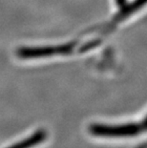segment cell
<instances>
[{"instance_id":"6da1fadb","label":"cell","mask_w":147,"mask_h":148,"mask_svg":"<svg viewBox=\"0 0 147 148\" xmlns=\"http://www.w3.org/2000/svg\"><path fill=\"white\" fill-rule=\"evenodd\" d=\"M144 130L142 123L130 122L123 124H103L92 123L88 131L95 137L99 138H128L135 137Z\"/></svg>"},{"instance_id":"7a4b0ae2","label":"cell","mask_w":147,"mask_h":148,"mask_svg":"<svg viewBox=\"0 0 147 148\" xmlns=\"http://www.w3.org/2000/svg\"><path fill=\"white\" fill-rule=\"evenodd\" d=\"M74 44L45 47H23L17 50L16 55L21 58H39L55 55H66L73 50Z\"/></svg>"},{"instance_id":"3957f363","label":"cell","mask_w":147,"mask_h":148,"mask_svg":"<svg viewBox=\"0 0 147 148\" xmlns=\"http://www.w3.org/2000/svg\"><path fill=\"white\" fill-rule=\"evenodd\" d=\"M46 138V132L43 130L36 132L31 138H26L25 140L21 141L20 143H17L15 145H12L10 148H30L36 144L40 143Z\"/></svg>"},{"instance_id":"277c9868","label":"cell","mask_w":147,"mask_h":148,"mask_svg":"<svg viewBox=\"0 0 147 148\" xmlns=\"http://www.w3.org/2000/svg\"><path fill=\"white\" fill-rule=\"evenodd\" d=\"M142 127H143V129H144V130H147V116L144 119V121H142Z\"/></svg>"}]
</instances>
